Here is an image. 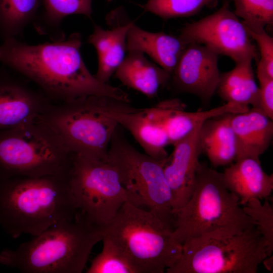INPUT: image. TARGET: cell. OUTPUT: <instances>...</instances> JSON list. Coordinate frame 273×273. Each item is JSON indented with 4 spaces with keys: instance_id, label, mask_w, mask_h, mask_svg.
<instances>
[{
    "instance_id": "ffe728a7",
    "label": "cell",
    "mask_w": 273,
    "mask_h": 273,
    "mask_svg": "<svg viewBox=\"0 0 273 273\" xmlns=\"http://www.w3.org/2000/svg\"><path fill=\"white\" fill-rule=\"evenodd\" d=\"M132 21L118 24L110 29H104L94 24L93 33L88 42L95 48L98 58V67L95 77L108 83L110 77L125 57L126 36Z\"/></svg>"
},
{
    "instance_id": "83f0119b",
    "label": "cell",
    "mask_w": 273,
    "mask_h": 273,
    "mask_svg": "<svg viewBox=\"0 0 273 273\" xmlns=\"http://www.w3.org/2000/svg\"><path fill=\"white\" fill-rule=\"evenodd\" d=\"M234 13L248 28H261L273 23V0H234Z\"/></svg>"
},
{
    "instance_id": "8fae6325",
    "label": "cell",
    "mask_w": 273,
    "mask_h": 273,
    "mask_svg": "<svg viewBox=\"0 0 273 273\" xmlns=\"http://www.w3.org/2000/svg\"><path fill=\"white\" fill-rule=\"evenodd\" d=\"M178 37L186 44L204 45L235 63L247 59L259 60L257 49L244 24L226 3L213 14L186 24Z\"/></svg>"
},
{
    "instance_id": "9c48e42d",
    "label": "cell",
    "mask_w": 273,
    "mask_h": 273,
    "mask_svg": "<svg viewBox=\"0 0 273 273\" xmlns=\"http://www.w3.org/2000/svg\"><path fill=\"white\" fill-rule=\"evenodd\" d=\"M70 153L37 119L0 131V176L40 177L67 166Z\"/></svg>"
},
{
    "instance_id": "e0dca14e",
    "label": "cell",
    "mask_w": 273,
    "mask_h": 273,
    "mask_svg": "<svg viewBox=\"0 0 273 273\" xmlns=\"http://www.w3.org/2000/svg\"><path fill=\"white\" fill-rule=\"evenodd\" d=\"M228 189L245 205L251 199L267 198L273 190V175L267 174L260 162L246 158L229 165L222 173Z\"/></svg>"
},
{
    "instance_id": "603a6c76",
    "label": "cell",
    "mask_w": 273,
    "mask_h": 273,
    "mask_svg": "<svg viewBox=\"0 0 273 273\" xmlns=\"http://www.w3.org/2000/svg\"><path fill=\"white\" fill-rule=\"evenodd\" d=\"M251 59L236 63L231 70L220 74L216 92L226 102L259 108V90Z\"/></svg>"
},
{
    "instance_id": "7c38bea8",
    "label": "cell",
    "mask_w": 273,
    "mask_h": 273,
    "mask_svg": "<svg viewBox=\"0 0 273 273\" xmlns=\"http://www.w3.org/2000/svg\"><path fill=\"white\" fill-rule=\"evenodd\" d=\"M218 56L204 45L187 44L171 75L175 88L209 101L216 91L220 74Z\"/></svg>"
},
{
    "instance_id": "44dd1931",
    "label": "cell",
    "mask_w": 273,
    "mask_h": 273,
    "mask_svg": "<svg viewBox=\"0 0 273 273\" xmlns=\"http://www.w3.org/2000/svg\"><path fill=\"white\" fill-rule=\"evenodd\" d=\"M232 114L227 113L210 118L199 130L201 153L215 167L229 165L237 156L236 140L231 124Z\"/></svg>"
},
{
    "instance_id": "ba28073f",
    "label": "cell",
    "mask_w": 273,
    "mask_h": 273,
    "mask_svg": "<svg viewBox=\"0 0 273 273\" xmlns=\"http://www.w3.org/2000/svg\"><path fill=\"white\" fill-rule=\"evenodd\" d=\"M269 256L265 240L254 226L231 236H202L185 242L180 258L166 272L256 273Z\"/></svg>"
},
{
    "instance_id": "9a60e30c",
    "label": "cell",
    "mask_w": 273,
    "mask_h": 273,
    "mask_svg": "<svg viewBox=\"0 0 273 273\" xmlns=\"http://www.w3.org/2000/svg\"><path fill=\"white\" fill-rule=\"evenodd\" d=\"M200 126L173 145V150L164 165V172L172 193L174 216L188 202L194 189L198 159L201 153Z\"/></svg>"
},
{
    "instance_id": "d4e9b609",
    "label": "cell",
    "mask_w": 273,
    "mask_h": 273,
    "mask_svg": "<svg viewBox=\"0 0 273 273\" xmlns=\"http://www.w3.org/2000/svg\"><path fill=\"white\" fill-rule=\"evenodd\" d=\"M41 0H0V35L16 38L34 21Z\"/></svg>"
},
{
    "instance_id": "4fadbf2b",
    "label": "cell",
    "mask_w": 273,
    "mask_h": 273,
    "mask_svg": "<svg viewBox=\"0 0 273 273\" xmlns=\"http://www.w3.org/2000/svg\"><path fill=\"white\" fill-rule=\"evenodd\" d=\"M28 82L0 69V131L35 121L52 103Z\"/></svg>"
},
{
    "instance_id": "3957f363",
    "label": "cell",
    "mask_w": 273,
    "mask_h": 273,
    "mask_svg": "<svg viewBox=\"0 0 273 273\" xmlns=\"http://www.w3.org/2000/svg\"><path fill=\"white\" fill-rule=\"evenodd\" d=\"M104 229L79 215L51 226L16 249L0 252V264L24 273H81Z\"/></svg>"
},
{
    "instance_id": "d6986e66",
    "label": "cell",
    "mask_w": 273,
    "mask_h": 273,
    "mask_svg": "<svg viewBox=\"0 0 273 273\" xmlns=\"http://www.w3.org/2000/svg\"><path fill=\"white\" fill-rule=\"evenodd\" d=\"M114 76L123 85L141 93L150 98L157 96L171 74L149 61L142 52L128 51L115 71Z\"/></svg>"
},
{
    "instance_id": "f546056e",
    "label": "cell",
    "mask_w": 273,
    "mask_h": 273,
    "mask_svg": "<svg viewBox=\"0 0 273 273\" xmlns=\"http://www.w3.org/2000/svg\"><path fill=\"white\" fill-rule=\"evenodd\" d=\"M246 28L259 48L260 59L257 62V72L273 78V38L264 28Z\"/></svg>"
},
{
    "instance_id": "5bb4252c",
    "label": "cell",
    "mask_w": 273,
    "mask_h": 273,
    "mask_svg": "<svg viewBox=\"0 0 273 273\" xmlns=\"http://www.w3.org/2000/svg\"><path fill=\"white\" fill-rule=\"evenodd\" d=\"M129 103L112 98L106 113L131 134L145 153L157 160H165L168 156L165 147L169 140L151 107L135 108Z\"/></svg>"
},
{
    "instance_id": "f1b7e54d",
    "label": "cell",
    "mask_w": 273,
    "mask_h": 273,
    "mask_svg": "<svg viewBox=\"0 0 273 273\" xmlns=\"http://www.w3.org/2000/svg\"><path fill=\"white\" fill-rule=\"evenodd\" d=\"M245 213L255 221V227L265 240L271 255L273 251V207L267 198L263 204L251 199L243 206Z\"/></svg>"
},
{
    "instance_id": "4316f807",
    "label": "cell",
    "mask_w": 273,
    "mask_h": 273,
    "mask_svg": "<svg viewBox=\"0 0 273 273\" xmlns=\"http://www.w3.org/2000/svg\"><path fill=\"white\" fill-rule=\"evenodd\" d=\"M101 252L91 261L86 273H136V270L118 248L103 236Z\"/></svg>"
},
{
    "instance_id": "7402d4cb",
    "label": "cell",
    "mask_w": 273,
    "mask_h": 273,
    "mask_svg": "<svg viewBox=\"0 0 273 273\" xmlns=\"http://www.w3.org/2000/svg\"><path fill=\"white\" fill-rule=\"evenodd\" d=\"M183 107L184 104L179 100L171 99L161 120V125L166 131L169 145H173L210 118L227 113H243L249 109V106L231 102L194 112L185 111Z\"/></svg>"
},
{
    "instance_id": "5b68a950",
    "label": "cell",
    "mask_w": 273,
    "mask_h": 273,
    "mask_svg": "<svg viewBox=\"0 0 273 273\" xmlns=\"http://www.w3.org/2000/svg\"><path fill=\"white\" fill-rule=\"evenodd\" d=\"M122 252L136 273H163L180 258L182 244L149 209L126 202L104 234Z\"/></svg>"
},
{
    "instance_id": "8992f818",
    "label": "cell",
    "mask_w": 273,
    "mask_h": 273,
    "mask_svg": "<svg viewBox=\"0 0 273 273\" xmlns=\"http://www.w3.org/2000/svg\"><path fill=\"white\" fill-rule=\"evenodd\" d=\"M111 99L89 96L51 103L37 120L53 132L70 153L107 160L111 139L119 126L106 113Z\"/></svg>"
},
{
    "instance_id": "277c9868",
    "label": "cell",
    "mask_w": 273,
    "mask_h": 273,
    "mask_svg": "<svg viewBox=\"0 0 273 273\" xmlns=\"http://www.w3.org/2000/svg\"><path fill=\"white\" fill-rule=\"evenodd\" d=\"M255 226L226 187L222 173L199 162L193 192L175 214L173 236L180 244L202 236L223 237Z\"/></svg>"
},
{
    "instance_id": "7a4b0ae2",
    "label": "cell",
    "mask_w": 273,
    "mask_h": 273,
    "mask_svg": "<svg viewBox=\"0 0 273 273\" xmlns=\"http://www.w3.org/2000/svg\"><path fill=\"white\" fill-rule=\"evenodd\" d=\"M67 168L40 177L0 176V225L6 233L35 236L75 216Z\"/></svg>"
},
{
    "instance_id": "2e32d148",
    "label": "cell",
    "mask_w": 273,
    "mask_h": 273,
    "mask_svg": "<svg viewBox=\"0 0 273 273\" xmlns=\"http://www.w3.org/2000/svg\"><path fill=\"white\" fill-rule=\"evenodd\" d=\"M231 124L234 133L236 161L246 158L260 162V156L267 149L273 137V122L259 108L253 107L233 114Z\"/></svg>"
},
{
    "instance_id": "cb8c5ba5",
    "label": "cell",
    "mask_w": 273,
    "mask_h": 273,
    "mask_svg": "<svg viewBox=\"0 0 273 273\" xmlns=\"http://www.w3.org/2000/svg\"><path fill=\"white\" fill-rule=\"evenodd\" d=\"M93 0H41L42 10L33 22L40 34L49 36L52 40H62L65 35L61 23L66 16L74 14L92 18Z\"/></svg>"
},
{
    "instance_id": "6da1fadb",
    "label": "cell",
    "mask_w": 273,
    "mask_h": 273,
    "mask_svg": "<svg viewBox=\"0 0 273 273\" xmlns=\"http://www.w3.org/2000/svg\"><path fill=\"white\" fill-rule=\"evenodd\" d=\"M81 44L78 32L35 45L7 38L0 46V62L36 84L51 101L98 96L130 102L123 89L102 83L91 74L81 55Z\"/></svg>"
},
{
    "instance_id": "d6a6232c",
    "label": "cell",
    "mask_w": 273,
    "mask_h": 273,
    "mask_svg": "<svg viewBox=\"0 0 273 273\" xmlns=\"http://www.w3.org/2000/svg\"><path fill=\"white\" fill-rule=\"evenodd\" d=\"M113 1V0H107V2H108V3H110V2H111V1Z\"/></svg>"
},
{
    "instance_id": "1f68e13d",
    "label": "cell",
    "mask_w": 273,
    "mask_h": 273,
    "mask_svg": "<svg viewBox=\"0 0 273 273\" xmlns=\"http://www.w3.org/2000/svg\"><path fill=\"white\" fill-rule=\"evenodd\" d=\"M269 258H268V256L263 261L262 263H264V264L266 268L269 270H272V261L271 262V260H272V256L271 255L269 256Z\"/></svg>"
},
{
    "instance_id": "30bf717a",
    "label": "cell",
    "mask_w": 273,
    "mask_h": 273,
    "mask_svg": "<svg viewBox=\"0 0 273 273\" xmlns=\"http://www.w3.org/2000/svg\"><path fill=\"white\" fill-rule=\"evenodd\" d=\"M119 129L114 132L107 160L117 169L128 190L138 195L145 207L172 231L175 216L170 188L164 172L165 160H157L134 148Z\"/></svg>"
},
{
    "instance_id": "52a82bcc",
    "label": "cell",
    "mask_w": 273,
    "mask_h": 273,
    "mask_svg": "<svg viewBox=\"0 0 273 273\" xmlns=\"http://www.w3.org/2000/svg\"><path fill=\"white\" fill-rule=\"evenodd\" d=\"M67 174L76 215L100 228L104 229L126 202L145 207L138 195L125 188L108 160L70 153Z\"/></svg>"
},
{
    "instance_id": "ac0fdd59",
    "label": "cell",
    "mask_w": 273,
    "mask_h": 273,
    "mask_svg": "<svg viewBox=\"0 0 273 273\" xmlns=\"http://www.w3.org/2000/svg\"><path fill=\"white\" fill-rule=\"evenodd\" d=\"M187 46L178 36L163 32H149L136 25L133 22L126 36L127 52L137 51L147 54L171 74Z\"/></svg>"
},
{
    "instance_id": "4dcf8cb0",
    "label": "cell",
    "mask_w": 273,
    "mask_h": 273,
    "mask_svg": "<svg viewBox=\"0 0 273 273\" xmlns=\"http://www.w3.org/2000/svg\"><path fill=\"white\" fill-rule=\"evenodd\" d=\"M259 81V108L273 120V78L257 73Z\"/></svg>"
},
{
    "instance_id": "484cf974",
    "label": "cell",
    "mask_w": 273,
    "mask_h": 273,
    "mask_svg": "<svg viewBox=\"0 0 273 273\" xmlns=\"http://www.w3.org/2000/svg\"><path fill=\"white\" fill-rule=\"evenodd\" d=\"M218 0H148L141 5L144 12L162 19L188 17L195 15L205 7H214Z\"/></svg>"
}]
</instances>
